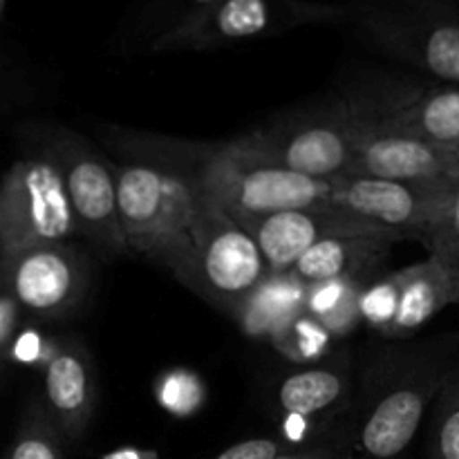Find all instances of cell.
<instances>
[{"label":"cell","instance_id":"9a60e30c","mask_svg":"<svg viewBox=\"0 0 459 459\" xmlns=\"http://www.w3.org/2000/svg\"><path fill=\"white\" fill-rule=\"evenodd\" d=\"M278 415H303L343 426L352 411V381L348 366L327 363L290 372L276 390Z\"/></svg>","mask_w":459,"mask_h":459},{"label":"cell","instance_id":"4fadbf2b","mask_svg":"<svg viewBox=\"0 0 459 459\" xmlns=\"http://www.w3.org/2000/svg\"><path fill=\"white\" fill-rule=\"evenodd\" d=\"M345 178H375L393 182H446L459 179L451 148L415 134L379 128L359 146Z\"/></svg>","mask_w":459,"mask_h":459},{"label":"cell","instance_id":"44dd1931","mask_svg":"<svg viewBox=\"0 0 459 459\" xmlns=\"http://www.w3.org/2000/svg\"><path fill=\"white\" fill-rule=\"evenodd\" d=\"M63 435L40 399H31L22 411L12 444L3 459H65Z\"/></svg>","mask_w":459,"mask_h":459},{"label":"cell","instance_id":"4316f807","mask_svg":"<svg viewBox=\"0 0 459 459\" xmlns=\"http://www.w3.org/2000/svg\"><path fill=\"white\" fill-rule=\"evenodd\" d=\"M58 343L61 341H54V336H48L36 325H25L21 334L16 336L12 357H9V366L40 368V370H45L54 354H56Z\"/></svg>","mask_w":459,"mask_h":459},{"label":"cell","instance_id":"d4e9b609","mask_svg":"<svg viewBox=\"0 0 459 459\" xmlns=\"http://www.w3.org/2000/svg\"><path fill=\"white\" fill-rule=\"evenodd\" d=\"M430 459H459V363L448 368L435 397Z\"/></svg>","mask_w":459,"mask_h":459},{"label":"cell","instance_id":"30bf717a","mask_svg":"<svg viewBox=\"0 0 459 459\" xmlns=\"http://www.w3.org/2000/svg\"><path fill=\"white\" fill-rule=\"evenodd\" d=\"M88 255L72 242H43L0 251V287L40 321L70 316L90 290Z\"/></svg>","mask_w":459,"mask_h":459},{"label":"cell","instance_id":"d6986e66","mask_svg":"<svg viewBox=\"0 0 459 459\" xmlns=\"http://www.w3.org/2000/svg\"><path fill=\"white\" fill-rule=\"evenodd\" d=\"M448 305H453V282L442 260L429 254V258L421 263L408 264L393 339L415 334Z\"/></svg>","mask_w":459,"mask_h":459},{"label":"cell","instance_id":"8fae6325","mask_svg":"<svg viewBox=\"0 0 459 459\" xmlns=\"http://www.w3.org/2000/svg\"><path fill=\"white\" fill-rule=\"evenodd\" d=\"M459 179L393 182L375 178L334 179L332 206L424 245L439 227Z\"/></svg>","mask_w":459,"mask_h":459},{"label":"cell","instance_id":"484cf974","mask_svg":"<svg viewBox=\"0 0 459 459\" xmlns=\"http://www.w3.org/2000/svg\"><path fill=\"white\" fill-rule=\"evenodd\" d=\"M215 3H220V0H143L142 7H139L137 22L146 34H151L152 40L178 22L213 7Z\"/></svg>","mask_w":459,"mask_h":459},{"label":"cell","instance_id":"f546056e","mask_svg":"<svg viewBox=\"0 0 459 459\" xmlns=\"http://www.w3.org/2000/svg\"><path fill=\"white\" fill-rule=\"evenodd\" d=\"M459 245V182L455 184V191H453L451 204H448L446 215L439 222V227L435 229L429 236V240L424 242V247L429 249V254L442 249V247Z\"/></svg>","mask_w":459,"mask_h":459},{"label":"cell","instance_id":"ba28073f","mask_svg":"<svg viewBox=\"0 0 459 459\" xmlns=\"http://www.w3.org/2000/svg\"><path fill=\"white\" fill-rule=\"evenodd\" d=\"M193 240L195 263L188 290L236 318L245 300L272 273L258 242L204 191Z\"/></svg>","mask_w":459,"mask_h":459},{"label":"cell","instance_id":"52a82bcc","mask_svg":"<svg viewBox=\"0 0 459 459\" xmlns=\"http://www.w3.org/2000/svg\"><path fill=\"white\" fill-rule=\"evenodd\" d=\"M341 3L318 0H220L146 45V52H209L229 45L273 39L309 25L341 27Z\"/></svg>","mask_w":459,"mask_h":459},{"label":"cell","instance_id":"f1b7e54d","mask_svg":"<svg viewBox=\"0 0 459 459\" xmlns=\"http://www.w3.org/2000/svg\"><path fill=\"white\" fill-rule=\"evenodd\" d=\"M285 451H294V448H287L281 437H254L233 444L215 459H273Z\"/></svg>","mask_w":459,"mask_h":459},{"label":"cell","instance_id":"83f0119b","mask_svg":"<svg viewBox=\"0 0 459 459\" xmlns=\"http://www.w3.org/2000/svg\"><path fill=\"white\" fill-rule=\"evenodd\" d=\"M25 316L30 314L25 312L21 300L7 287H0V363H3V370L9 368V357H12L16 336L27 325Z\"/></svg>","mask_w":459,"mask_h":459},{"label":"cell","instance_id":"4dcf8cb0","mask_svg":"<svg viewBox=\"0 0 459 459\" xmlns=\"http://www.w3.org/2000/svg\"><path fill=\"white\" fill-rule=\"evenodd\" d=\"M433 255H437L446 267L453 282V305H459V245L442 247V249L433 251Z\"/></svg>","mask_w":459,"mask_h":459},{"label":"cell","instance_id":"7c38bea8","mask_svg":"<svg viewBox=\"0 0 459 459\" xmlns=\"http://www.w3.org/2000/svg\"><path fill=\"white\" fill-rule=\"evenodd\" d=\"M236 222L258 242L272 273L294 272L296 263L325 238L377 236L394 242L406 240L402 233L354 218L332 204L282 211L263 218H242Z\"/></svg>","mask_w":459,"mask_h":459},{"label":"cell","instance_id":"cb8c5ba5","mask_svg":"<svg viewBox=\"0 0 459 459\" xmlns=\"http://www.w3.org/2000/svg\"><path fill=\"white\" fill-rule=\"evenodd\" d=\"M336 336L312 314L303 312L272 341L273 350L296 366H314L332 352Z\"/></svg>","mask_w":459,"mask_h":459},{"label":"cell","instance_id":"277c9868","mask_svg":"<svg viewBox=\"0 0 459 459\" xmlns=\"http://www.w3.org/2000/svg\"><path fill=\"white\" fill-rule=\"evenodd\" d=\"M446 372L433 359L368 372L363 403L350 411L334 459H397L415 439Z\"/></svg>","mask_w":459,"mask_h":459},{"label":"cell","instance_id":"6da1fadb","mask_svg":"<svg viewBox=\"0 0 459 459\" xmlns=\"http://www.w3.org/2000/svg\"><path fill=\"white\" fill-rule=\"evenodd\" d=\"M429 83L403 72L366 67L341 88L281 112L231 143L249 155L334 182L345 178L359 146L411 106Z\"/></svg>","mask_w":459,"mask_h":459},{"label":"cell","instance_id":"7402d4cb","mask_svg":"<svg viewBox=\"0 0 459 459\" xmlns=\"http://www.w3.org/2000/svg\"><path fill=\"white\" fill-rule=\"evenodd\" d=\"M152 397H155L157 406L169 412L170 417L188 420L204 408L206 399H209V388H206L200 372L175 366L169 370H161L155 377Z\"/></svg>","mask_w":459,"mask_h":459},{"label":"cell","instance_id":"5b68a950","mask_svg":"<svg viewBox=\"0 0 459 459\" xmlns=\"http://www.w3.org/2000/svg\"><path fill=\"white\" fill-rule=\"evenodd\" d=\"M79 238L61 161L43 128L27 139L0 186V251Z\"/></svg>","mask_w":459,"mask_h":459},{"label":"cell","instance_id":"2e32d148","mask_svg":"<svg viewBox=\"0 0 459 459\" xmlns=\"http://www.w3.org/2000/svg\"><path fill=\"white\" fill-rule=\"evenodd\" d=\"M394 245V240L377 236L325 238L296 263L294 272L307 285L336 278L372 276L375 269L388 258Z\"/></svg>","mask_w":459,"mask_h":459},{"label":"cell","instance_id":"603a6c76","mask_svg":"<svg viewBox=\"0 0 459 459\" xmlns=\"http://www.w3.org/2000/svg\"><path fill=\"white\" fill-rule=\"evenodd\" d=\"M406 276L408 267H403L368 282L366 290L361 291V299H359L361 325L377 332V334L385 336V339H393Z\"/></svg>","mask_w":459,"mask_h":459},{"label":"cell","instance_id":"e0dca14e","mask_svg":"<svg viewBox=\"0 0 459 459\" xmlns=\"http://www.w3.org/2000/svg\"><path fill=\"white\" fill-rule=\"evenodd\" d=\"M307 282L296 272L269 273L245 300L233 321L247 336L272 343L287 325L305 312Z\"/></svg>","mask_w":459,"mask_h":459},{"label":"cell","instance_id":"8992f818","mask_svg":"<svg viewBox=\"0 0 459 459\" xmlns=\"http://www.w3.org/2000/svg\"><path fill=\"white\" fill-rule=\"evenodd\" d=\"M202 191L233 220L263 218L332 202L334 182L309 178L294 169L249 155L231 142L215 143L195 170Z\"/></svg>","mask_w":459,"mask_h":459},{"label":"cell","instance_id":"5bb4252c","mask_svg":"<svg viewBox=\"0 0 459 459\" xmlns=\"http://www.w3.org/2000/svg\"><path fill=\"white\" fill-rule=\"evenodd\" d=\"M43 403L61 435L79 442L97 406V372L79 339H63L43 370Z\"/></svg>","mask_w":459,"mask_h":459},{"label":"cell","instance_id":"7a4b0ae2","mask_svg":"<svg viewBox=\"0 0 459 459\" xmlns=\"http://www.w3.org/2000/svg\"><path fill=\"white\" fill-rule=\"evenodd\" d=\"M115 175L119 218L130 251L191 287L195 263L193 229L202 202L195 173L126 161L115 164Z\"/></svg>","mask_w":459,"mask_h":459},{"label":"cell","instance_id":"1f68e13d","mask_svg":"<svg viewBox=\"0 0 459 459\" xmlns=\"http://www.w3.org/2000/svg\"><path fill=\"white\" fill-rule=\"evenodd\" d=\"M336 442H327L321 444V446H312V448H294V451H285L281 455H276L273 459H334L336 455Z\"/></svg>","mask_w":459,"mask_h":459},{"label":"cell","instance_id":"ffe728a7","mask_svg":"<svg viewBox=\"0 0 459 459\" xmlns=\"http://www.w3.org/2000/svg\"><path fill=\"white\" fill-rule=\"evenodd\" d=\"M372 276L336 278V281L314 282L307 287V303L305 312L323 323L336 339H345L361 325L359 299Z\"/></svg>","mask_w":459,"mask_h":459},{"label":"cell","instance_id":"d6a6232c","mask_svg":"<svg viewBox=\"0 0 459 459\" xmlns=\"http://www.w3.org/2000/svg\"><path fill=\"white\" fill-rule=\"evenodd\" d=\"M103 459H160V453L151 451V448H134V446H124L117 448V451L103 455Z\"/></svg>","mask_w":459,"mask_h":459},{"label":"cell","instance_id":"9c48e42d","mask_svg":"<svg viewBox=\"0 0 459 459\" xmlns=\"http://www.w3.org/2000/svg\"><path fill=\"white\" fill-rule=\"evenodd\" d=\"M43 133L61 161L79 238H83L103 260L133 254L121 227L115 164H110L83 134L65 126L49 124Z\"/></svg>","mask_w":459,"mask_h":459},{"label":"cell","instance_id":"3957f363","mask_svg":"<svg viewBox=\"0 0 459 459\" xmlns=\"http://www.w3.org/2000/svg\"><path fill=\"white\" fill-rule=\"evenodd\" d=\"M341 27L363 48L421 72L459 83L457 0H343Z\"/></svg>","mask_w":459,"mask_h":459},{"label":"cell","instance_id":"ac0fdd59","mask_svg":"<svg viewBox=\"0 0 459 459\" xmlns=\"http://www.w3.org/2000/svg\"><path fill=\"white\" fill-rule=\"evenodd\" d=\"M381 128L455 148L459 143V83H429L411 106L390 117Z\"/></svg>","mask_w":459,"mask_h":459},{"label":"cell","instance_id":"836d02e7","mask_svg":"<svg viewBox=\"0 0 459 459\" xmlns=\"http://www.w3.org/2000/svg\"><path fill=\"white\" fill-rule=\"evenodd\" d=\"M453 151V161H455V170H457V175H459V143L455 148H451Z\"/></svg>","mask_w":459,"mask_h":459}]
</instances>
